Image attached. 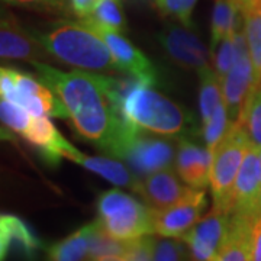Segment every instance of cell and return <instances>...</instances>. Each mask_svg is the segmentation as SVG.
Masks as SVG:
<instances>
[{"label":"cell","mask_w":261,"mask_h":261,"mask_svg":"<svg viewBox=\"0 0 261 261\" xmlns=\"http://www.w3.org/2000/svg\"><path fill=\"white\" fill-rule=\"evenodd\" d=\"M32 65L38 77L63 102L75 132L112 157L134 126L123 119L116 103L115 77L80 68L64 73L42 61Z\"/></svg>","instance_id":"cell-1"},{"label":"cell","mask_w":261,"mask_h":261,"mask_svg":"<svg viewBox=\"0 0 261 261\" xmlns=\"http://www.w3.org/2000/svg\"><path fill=\"white\" fill-rule=\"evenodd\" d=\"M34 37L61 63L94 73L118 74L121 71L103 38L83 20H58L47 31L34 32Z\"/></svg>","instance_id":"cell-2"},{"label":"cell","mask_w":261,"mask_h":261,"mask_svg":"<svg viewBox=\"0 0 261 261\" xmlns=\"http://www.w3.org/2000/svg\"><path fill=\"white\" fill-rule=\"evenodd\" d=\"M155 84L138 80L122 97L119 109L125 121L161 137H187L195 132L193 116L177 103L154 90Z\"/></svg>","instance_id":"cell-3"},{"label":"cell","mask_w":261,"mask_h":261,"mask_svg":"<svg viewBox=\"0 0 261 261\" xmlns=\"http://www.w3.org/2000/svg\"><path fill=\"white\" fill-rule=\"evenodd\" d=\"M97 219L103 229L118 241L126 243L154 233L152 209L118 189L99 195Z\"/></svg>","instance_id":"cell-4"},{"label":"cell","mask_w":261,"mask_h":261,"mask_svg":"<svg viewBox=\"0 0 261 261\" xmlns=\"http://www.w3.org/2000/svg\"><path fill=\"white\" fill-rule=\"evenodd\" d=\"M251 144L248 137L238 122H233L222 141L212 152L211 168V192L214 197V206L229 211L231 195L244 157Z\"/></svg>","instance_id":"cell-5"},{"label":"cell","mask_w":261,"mask_h":261,"mask_svg":"<svg viewBox=\"0 0 261 261\" xmlns=\"http://www.w3.org/2000/svg\"><path fill=\"white\" fill-rule=\"evenodd\" d=\"M2 97L23 108L32 116H54L68 119L63 102L48 87L35 80L32 75L2 67L0 70Z\"/></svg>","instance_id":"cell-6"},{"label":"cell","mask_w":261,"mask_h":261,"mask_svg":"<svg viewBox=\"0 0 261 261\" xmlns=\"http://www.w3.org/2000/svg\"><path fill=\"white\" fill-rule=\"evenodd\" d=\"M145 132L135 126L113 155V159L125 160L140 178L173 167L177 154L176 145L171 141Z\"/></svg>","instance_id":"cell-7"},{"label":"cell","mask_w":261,"mask_h":261,"mask_svg":"<svg viewBox=\"0 0 261 261\" xmlns=\"http://www.w3.org/2000/svg\"><path fill=\"white\" fill-rule=\"evenodd\" d=\"M231 226V212L214 206L181 238L189 261H216L224 250Z\"/></svg>","instance_id":"cell-8"},{"label":"cell","mask_w":261,"mask_h":261,"mask_svg":"<svg viewBox=\"0 0 261 261\" xmlns=\"http://www.w3.org/2000/svg\"><path fill=\"white\" fill-rule=\"evenodd\" d=\"M235 41V61L229 73L222 80V97L226 105L231 121L240 118L248 96L257 87L250 49L244 34V27L233 34Z\"/></svg>","instance_id":"cell-9"},{"label":"cell","mask_w":261,"mask_h":261,"mask_svg":"<svg viewBox=\"0 0 261 261\" xmlns=\"http://www.w3.org/2000/svg\"><path fill=\"white\" fill-rule=\"evenodd\" d=\"M207 199L205 189H190L176 205L155 211L152 209L154 233L164 238H183L205 212Z\"/></svg>","instance_id":"cell-10"},{"label":"cell","mask_w":261,"mask_h":261,"mask_svg":"<svg viewBox=\"0 0 261 261\" xmlns=\"http://www.w3.org/2000/svg\"><path fill=\"white\" fill-rule=\"evenodd\" d=\"M84 23L94 29L103 38V41L106 42V45L112 54L115 64L118 65L121 73L137 77L147 83H157V80H159L157 68L151 63V60L147 56H144L135 45H132L126 38L122 37L121 32L92 25L87 22H84Z\"/></svg>","instance_id":"cell-11"},{"label":"cell","mask_w":261,"mask_h":261,"mask_svg":"<svg viewBox=\"0 0 261 261\" xmlns=\"http://www.w3.org/2000/svg\"><path fill=\"white\" fill-rule=\"evenodd\" d=\"M159 41L170 58L187 70H196L199 73L206 67H211L209 49L195 32L185 25H167L159 34Z\"/></svg>","instance_id":"cell-12"},{"label":"cell","mask_w":261,"mask_h":261,"mask_svg":"<svg viewBox=\"0 0 261 261\" xmlns=\"http://www.w3.org/2000/svg\"><path fill=\"white\" fill-rule=\"evenodd\" d=\"M22 138H25L31 145H34L39 151L42 160L54 167L60 164L61 159L77 163L83 155V152L73 147L58 132L54 123L47 116H32Z\"/></svg>","instance_id":"cell-13"},{"label":"cell","mask_w":261,"mask_h":261,"mask_svg":"<svg viewBox=\"0 0 261 261\" xmlns=\"http://www.w3.org/2000/svg\"><path fill=\"white\" fill-rule=\"evenodd\" d=\"M261 196L260 149L250 147L237 176L231 195V215H258Z\"/></svg>","instance_id":"cell-14"},{"label":"cell","mask_w":261,"mask_h":261,"mask_svg":"<svg viewBox=\"0 0 261 261\" xmlns=\"http://www.w3.org/2000/svg\"><path fill=\"white\" fill-rule=\"evenodd\" d=\"M0 56L3 61L9 60H22L29 61L31 64L35 61L45 63L49 54L42 47L29 31L20 27L18 19L9 12L2 13L0 23Z\"/></svg>","instance_id":"cell-15"},{"label":"cell","mask_w":261,"mask_h":261,"mask_svg":"<svg viewBox=\"0 0 261 261\" xmlns=\"http://www.w3.org/2000/svg\"><path fill=\"white\" fill-rule=\"evenodd\" d=\"M176 171L187 186L205 189L211 183L212 151L187 137L178 138L176 154Z\"/></svg>","instance_id":"cell-16"},{"label":"cell","mask_w":261,"mask_h":261,"mask_svg":"<svg viewBox=\"0 0 261 261\" xmlns=\"http://www.w3.org/2000/svg\"><path fill=\"white\" fill-rule=\"evenodd\" d=\"M192 187L185 186L177 177V173L173 168L160 170L145 178H141L138 195L145 200L151 209H166L176 205L189 193Z\"/></svg>","instance_id":"cell-17"},{"label":"cell","mask_w":261,"mask_h":261,"mask_svg":"<svg viewBox=\"0 0 261 261\" xmlns=\"http://www.w3.org/2000/svg\"><path fill=\"white\" fill-rule=\"evenodd\" d=\"M41 248L42 241L25 221L15 215L0 216V260L5 261L12 252L34 260Z\"/></svg>","instance_id":"cell-18"},{"label":"cell","mask_w":261,"mask_h":261,"mask_svg":"<svg viewBox=\"0 0 261 261\" xmlns=\"http://www.w3.org/2000/svg\"><path fill=\"white\" fill-rule=\"evenodd\" d=\"M257 216L231 215L229 235L216 261H250L252 225Z\"/></svg>","instance_id":"cell-19"},{"label":"cell","mask_w":261,"mask_h":261,"mask_svg":"<svg viewBox=\"0 0 261 261\" xmlns=\"http://www.w3.org/2000/svg\"><path fill=\"white\" fill-rule=\"evenodd\" d=\"M93 222L70 233L67 238L53 244L47 252V261H94L92 255Z\"/></svg>","instance_id":"cell-20"},{"label":"cell","mask_w":261,"mask_h":261,"mask_svg":"<svg viewBox=\"0 0 261 261\" xmlns=\"http://www.w3.org/2000/svg\"><path fill=\"white\" fill-rule=\"evenodd\" d=\"M243 0H215L211 23V48L222 39L232 37L241 28Z\"/></svg>","instance_id":"cell-21"},{"label":"cell","mask_w":261,"mask_h":261,"mask_svg":"<svg viewBox=\"0 0 261 261\" xmlns=\"http://www.w3.org/2000/svg\"><path fill=\"white\" fill-rule=\"evenodd\" d=\"M82 167L87 168L99 174L105 180L111 181L113 185L121 187H128L132 192H138L141 185V178L132 173L129 168L126 167L123 163H119L113 159H106V157H89V155H82L77 161Z\"/></svg>","instance_id":"cell-22"},{"label":"cell","mask_w":261,"mask_h":261,"mask_svg":"<svg viewBox=\"0 0 261 261\" xmlns=\"http://www.w3.org/2000/svg\"><path fill=\"white\" fill-rule=\"evenodd\" d=\"M243 27L258 87L261 82V12L252 0H243Z\"/></svg>","instance_id":"cell-23"},{"label":"cell","mask_w":261,"mask_h":261,"mask_svg":"<svg viewBox=\"0 0 261 261\" xmlns=\"http://www.w3.org/2000/svg\"><path fill=\"white\" fill-rule=\"evenodd\" d=\"M200 89H199V109L200 119L205 123L211 119L219 103L224 100L222 97V83L218 79L212 67H206L199 73Z\"/></svg>","instance_id":"cell-24"},{"label":"cell","mask_w":261,"mask_h":261,"mask_svg":"<svg viewBox=\"0 0 261 261\" xmlns=\"http://www.w3.org/2000/svg\"><path fill=\"white\" fill-rule=\"evenodd\" d=\"M235 122L241 125L251 147L261 149V87L252 90L240 113V118Z\"/></svg>","instance_id":"cell-25"},{"label":"cell","mask_w":261,"mask_h":261,"mask_svg":"<svg viewBox=\"0 0 261 261\" xmlns=\"http://www.w3.org/2000/svg\"><path fill=\"white\" fill-rule=\"evenodd\" d=\"M82 20L116 32L126 31V19L122 10L121 0H100L93 13Z\"/></svg>","instance_id":"cell-26"},{"label":"cell","mask_w":261,"mask_h":261,"mask_svg":"<svg viewBox=\"0 0 261 261\" xmlns=\"http://www.w3.org/2000/svg\"><path fill=\"white\" fill-rule=\"evenodd\" d=\"M232 123L233 122L229 118L226 105L222 100L219 103V106L216 108L214 115L211 116V119L203 123V141H205L206 147L212 152L216 148V145L222 141L225 134L229 130Z\"/></svg>","instance_id":"cell-27"},{"label":"cell","mask_w":261,"mask_h":261,"mask_svg":"<svg viewBox=\"0 0 261 261\" xmlns=\"http://www.w3.org/2000/svg\"><path fill=\"white\" fill-rule=\"evenodd\" d=\"M0 113H2V122L3 125L12 132L23 135V132L28 128L29 122L32 119V115L27 112L23 108H20L15 103L9 102L6 99L2 97L0 102Z\"/></svg>","instance_id":"cell-28"},{"label":"cell","mask_w":261,"mask_h":261,"mask_svg":"<svg viewBox=\"0 0 261 261\" xmlns=\"http://www.w3.org/2000/svg\"><path fill=\"white\" fill-rule=\"evenodd\" d=\"M211 56L214 60V70L218 79L222 80L225 75L229 73L235 61V41L232 37H228L222 39L215 48H211Z\"/></svg>","instance_id":"cell-29"},{"label":"cell","mask_w":261,"mask_h":261,"mask_svg":"<svg viewBox=\"0 0 261 261\" xmlns=\"http://www.w3.org/2000/svg\"><path fill=\"white\" fill-rule=\"evenodd\" d=\"M152 261H189L186 244L180 243L177 238L161 237L155 240Z\"/></svg>","instance_id":"cell-30"},{"label":"cell","mask_w":261,"mask_h":261,"mask_svg":"<svg viewBox=\"0 0 261 261\" xmlns=\"http://www.w3.org/2000/svg\"><path fill=\"white\" fill-rule=\"evenodd\" d=\"M154 248H155V238L151 235H145L128 243V251L125 257H128L129 261H152Z\"/></svg>","instance_id":"cell-31"},{"label":"cell","mask_w":261,"mask_h":261,"mask_svg":"<svg viewBox=\"0 0 261 261\" xmlns=\"http://www.w3.org/2000/svg\"><path fill=\"white\" fill-rule=\"evenodd\" d=\"M9 5L23 6L44 12H68L71 0H5Z\"/></svg>","instance_id":"cell-32"},{"label":"cell","mask_w":261,"mask_h":261,"mask_svg":"<svg viewBox=\"0 0 261 261\" xmlns=\"http://www.w3.org/2000/svg\"><path fill=\"white\" fill-rule=\"evenodd\" d=\"M250 261H261V215L255 218L252 225Z\"/></svg>","instance_id":"cell-33"},{"label":"cell","mask_w":261,"mask_h":261,"mask_svg":"<svg viewBox=\"0 0 261 261\" xmlns=\"http://www.w3.org/2000/svg\"><path fill=\"white\" fill-rule=\"evenodd\" d=\"M100 0H71V9L80 19L89 18Z\"/></svg>","instance_id":"cell-34"},{"label":"cell","mask_w":261,"mask_h":261,"mask_svg":"<svg viewBox=\"0 0 261 261\" xmlns=\"http://www.w3.org/2000/svg\"><path fill=\"white\" fill-rule=\"evenodd\" d=\"M197 0H180V12L177 20L187 28L192 27V13L195 10Z\"/></svg>","instance_id":"cell-35"},{"label":"cell","mask_w":261,"mask_h":261,"mask_svg":"<svg viewBox=\"0 0 261 261\" xmlns=\"http://www.w3.org/2000/svg\"><path fill=\"white\" fill-rule=\"evenodd\" d=\"M94 261H129V258L125 255H103Z\"/></svg>","instance_id":"cell-36"},{"label":"cell","mask_w":261,"mask_h":261,"mask_svg":"<svg viewBox=\"0 0 261 261\" xmlns=\"http://www.w3.org/2000/svg\"><path fill=\"white\" fill-rule=\"evenodd\" d=\"M258 215H261V196H260V202H258Z\"/></svg>","instance_id":"cell-37"},{"label":"cell","mask_w":261,"mask_h":261,"mask_svg":"<svg viewBox=\"0 0 261 261\" xmlns=\"http://www.w3.org/2000/svg\"><path fill=\"white\" fill-rule=\"evenodd\" d=\"M260 164H261V149H260Z\"/></svg>","instance_id":"cell-38"},{"label":"cell","mask_w":261,"mask_h":261,"mask_svg":"<svg viewBox=\"0 0 261 261\" xmlns=\"http://www.w3.org/2000/svg\"><path fill=\"white\" fill-rule=\"evenodd\" d=\"M258 87H261V82H260V84H258Z\"/></svg>","instance_id":"cell-39"}]
</instances>
